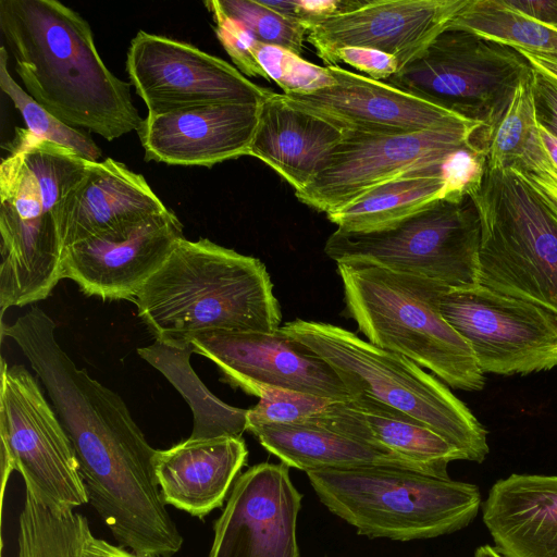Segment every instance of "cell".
<instances>
[{
    "instance_id": "obj_1",
    "label": "cell",
    "mask_w": 557,
    "mask_h": 557,
    "mask_svg": "<svg viewBox=\"0 0 557 557\" xmlns=\"http://www.w3.org/2000/svg\"><path fill=\"white\" fill-rule=\"evenodd\" d=\"M0 30L27 92L60 121L109 141L139 129L131 84L107 67L79 13L57 0H0Z\"/></svg>"
},
{
    "instance_id": "obj_2",
    "label": "cell",
    "mask_w": 557,
    "mask_h": 557,
    "mask_svg": "<svg viewBox=\"0 0 557 557\" xmlns=\"http://www.w3.org/2000/svg\"><path fill=\"white\" fill-rule=\"evenodd\" d=\"M133 302L156 341L175 347L214 331L273 333L282 321L265 264L208 238L180 239Z\"/></svg>"
},
{
    "instance_id": "obj_3",
    "label": "cell",
    "mask_w": 557,
    "mask_h": 557,
    "mask_svg": "<svg viewBox=\"0 0 557 557\" xmlns=\"http://www.w3.org/2000/svg\"><path fill=\"white\" fill-rule=\"evenodd\" d=\"M336 264L346 311L368 342L431 370L453 388H483L472 350L440 312L448 287L373 264Z\"/></svg>"
},
{
    "instance_id": "obj_4",
    "label": "cell",
    "mask_w": 557,
    "mask_h": 557,
    "mask_svg": "<svg viewBox=\"0 0 557 557\" xmlns=\"http://www.w3.org/2000/svg\"><path fill=\"white\" fill-rule=\"evenodd\" d=\"M319 500L370 539H434L468 527L482 507L479 487L392 467L306 472Z\"/></svg>"
},
{
    "instance_id": "obj_5",
    "label": "cell",
    "mask_w": 557,
    "mask_h": 557,
    "mask_svg": "<svg viewBox=\"0 0 557 557\" xmlns=\"http://www.w3.org/2000/svg\"><path fill=\"white\" fill-rule=\"evenodd\" d=\"M280 331L327 362L347 389L396 408L435 431L465 460L483 462L487 431L441 380L410 359L330 323L296 319Z\"/></svg>"
},
{
    "instance_id": "obj_6",
    "label": "cell",
    "mask_w": 557,
    "mask_h": 557,
    "mask_svg": "<svg viewBox=\"0 0 557 557\" xmlns=\"http://www.w3.org/2000/svg\"><path fill=\"white\" fill-rule=\"evenodd\" d=\"M469 197L481 223L479 284L557 313V202L508 169Z\"/></svg>"
},
{
    "instance_id": "obj_7",
    "label": "cell",
    "mask_w": 557,
    "mask_h": 557,
    "mask_svg": "<svg viewBox=\"0 0 557 557\" xmlns=\"http://www.w3.org/2000/svg\"><path fill=\"white\" fill-rule=\"evenodd\" d=\"M480 245V218L466 196L440 199L382 230H336L324 252L336 263L373 264L454 289L479 284Z\"/></svg>"
},
{
    "instance_id": "obj_8",
    "label": "cell",
    "mask_w": 557,
    "mask_h": 557,
    "mask_svg": "<svg viewBox=\"0 0 557 557\" xmlns=\"http://www.w3.org/2000/svg\"><path fill=\"white\" fill-rule=\"evenodd\" d=\"M531 72L511 47L445 29L385 83L480 123L475 143L487 151L517 88Z\"/></svg>"
},
{
    "instance_id": "obj_9",
    "label": "cell",
    "mask_w": 557,
    "mask_h": 557,
    "mask_svg": "<svg viewBox=\"0 0 557 557\" xmlns=\"http://www.w3.org/2000/svg\"><path fill=\"white\" fill-rule=\"evenodd\" d=\"M1 448L26 491L58 511L88 503L73 445L38 380L22 364L1 361Z\"/></svg>"
},
{
    "instance_id": "obj_10",
    "label": "cell",
    "mask_w": 557,
    "mask_h": 557,
    "mask_svg": "<svg viewBox=\"0 0 557 557\" xmlns=\"http://www.w3.org/2000/svg\"><path fill=\"white\" fill-rule=\"evenodd\" d=\"M482 128L469 121L396 135L345 131L314 178L295 195L300 202L327 214L404 173L445 163L456 152L476 146L474 138Z\"/></svg>"
},
{
    "instance_id": "obj_11",
    "label": "cell",
    "mask_w": 557,
    "mask_h": 557,
    "mask_svg": "<svg viewBox=\"0 0 557 557\" xmlns=\"http://www.w3.org/2000/svg\"><path fill=\"white\" fill-rule=\"evenodd\" d=\"M440 312L483 373L529 374L557 366V313L541 305L476 284L447 289Z\"/></svg>"
},
{
    "instance_id": "obj_12",
    "label": "cell",
    "mask_w": 557,
    "mask_h": 557,
    "mask_svg": "<svg viewBox=\"0 0 557 557\" xmlns=\"http://www.w3.org/2000/svg\"><path fill=\"white\" fill-rule=\"evenodd\" d=\"M0 308L46 299L62 276L64 246L37 177L18 152L0 164Z\"/></svg>"
},
{
    "instance_id": "obj_13",
    "label": "cell",
    "mask_w": 557,
    "mask_h": 557,
    "mask_svg": "<svg viewBox=\"0 0 557 557\" xmlns=\"http://www.w3.org/2000/svg\"><path fill=\"white\" fill-rule=\"evenodd\" d=\"M125 67L150 115L215 104H261L273 95L221 58L144 30L132 39Z\"/></svg>"
},
{
    "instance_id": "obj_14",
    "label": "cell",
    "mask_w": 557,
    "mask_h": 557,
    "mask_svg": "<svg viewBox=\"0 0 557 557\" xmlns=\"http://www.w3.org/2000/svg\"><path fill=\"white\" fill-rule=\"evenodd\" d=\"M190 345L219 368L222 381L252 396L260 387H273L332 400L355 397L327 362L280 329L208 332Z\"/></svg>"
},
{
    "instance_id": "obj_15",
    "label": "cell",
    "mask_w": 557,
    "mask_h": 557,
    "mask_svg": "<svg viewBox=\"0 0 557 557\" xmlns=\"http://www.w3.org/2000/svg\"><path fill=\"white\" fill-rule=\"evenodd\" d=\"M301 499L287 465L250 467L236 479L214 521L209 557H300L296 525Z\"/></svg>"
},
{
    "instance_id": "obj_16",
    "label": "cell",
    "mask_w": 557,
    "mask_h": 557,
    "mask_svg": "<svg viewBox=\"0 0 557 557\" xmlns=\"http://www.w3.org/2000/svg\"><path fill=\"white\" fill-rule=\"evenodd\" d=\"M184 237L183 224L168 210L124 233L69 246L63 253L62 276L74 281L87 296L133 302Z\"/></svg>"
},
{
    "instance_id": "obj_17",
    "label": "cell",
    "mask_w": 557,
    "mask_h": 557,
    "mask_svg": "<svg viewBox=\"0 0 557 557\" xmlns=\"http://www.w3.org/2000/svg\"><path fill=\"white\" fill-rule=\"evenodd\" d=\"M468 1L363 0L357 9L313 26L307 39L326 66L339 48L367 47L394 55L401 69L447 28Z\"/></svg>"
},
{
    "instance_id": "obj_18",
    "label": "cell",
    "mask_w": 557,
    "mask_h": 557,
    "mask_svg": "<svg viewBox=\"0 0 557 557\" xmlns=\"http://www.w3.org/2000/svg\"><path fill=\"white\" fill-rule=\"evenodd\" d=\"M335 84L310 94H282L289 103L323 116L345 131L371 134H408L467 123L442 107L345 70L326 66Z\"/></svg>"
},
{
    "instance_id": "obj_19",
    "label": "cell",
    "mask_w": 557,
    "mask_h": 557,
    "mask_svg": "<svg viewBox=\"0 0 557 557\" xmlns=\"http://www.w3.org/2000/svg\"><path fill=\"white\" fill-rule=\"evenodd\" d=\"M261 104H215L150 115L137 131L146 161L207 166L248 154Z\"/></svg>"
},
{
    "instance_id": "obj_20",
    "label": "cell",
    "mask_w": 557,
    "mask_h": 557,
    "mask_svg": "<svg viewBox=\"0 0 557 557\" xmlns=\"http://www.w3.org/2000/svg\"><path fill=\"white\" fill-rule=\"evenodd\" d=\"M168 210L141 174L107 158L89 161L85 176L61 200L57 220L65 250L91 237L124 233Z\"/></svg>"
},
{
    "instance_id": "obj_21",
    "label": "cell",
    "mask_w": 557,
    "mask_h": 557,
    "mask_svg": "<svg viewBox=\"0 0 557 557\" xmlns=\"http://www.w3.org/2000/svg\"><path fill=\"white\" fill-rule=\"evenodd\" d=\"M243 437H188L168 449H158L154 471L166 505L202 519L222 507L246 465Z\"/></svg>"
},
{
    "instance_id": "obj_22",
    "label": "cell",
    "mask_w": 557,
    "mask_h": 557,
    "mask_svg": "<svg viewBox=\"0 0 557 557\" xmlns=\"http://www.w3.org/2000/svg\"><path fill=\"white\" fill-rule=\"evenodd\" d=\"M482 519L504 557H557V475L513 473L497 480Z\"/></svg>"
},
{
    "instance_id": "obj_23",
    "label": "cell",
    "mask_w": 557,
    "mask_h": 557,
    "mask_svg": "<svg viewBox=\"0 0 557 557\" xmlns=\"http://www.w3.org/2000/svg\"><path fill=\"white\" fill-rule=\"evenodd\" d=\"M344 135L339 125L273 92L261 103L248 156L264 162L297 191L314 178Z\"/></svg>"
},
{
    "instance_id": "obj_24",
    "label": "cell",
    "mask_w": 557,
    "mask_h": 557,
    "mask_svg": "<svg viewBox=\"0 0 557 557\" xmlns=\"http://www.w3.org/2000/svg\"><path fill=\"white\" fill-rule=\"evenodd\" d=\"M313 424L431 467L445 479H449V462L465 460L454 445L424 423L363 395L332 400Z\"/></svg>"
},
{
    "instance_id": "obj_25",
    "label": "cell",
    "mask_w": 557,
    "mask_h": 557,
    "mask_svg": "<svg viewBox=\"0 0 557 557\" xmlns=\"http://www.w3.org/2000/svg\"><path fill=\"white\" fill-rule=\"evenodd\" d=\"M247 431L283 463L305 472L321 469L392 467L442 478L431 467L321 425H255L248 426Z\"/></svg>"
},
{
    "instance_id": "obj_26",
    "label": "cell",
    "mask_w": 557,
    "mask_h": 557,
    "mask_svg": "<svg viewBox=\"0 0 557 557\" xmlns=\"http://www.w3.org/2000/svg\"><path fill=\"white\" fill-rule=\"evenodd\" d=\"M447 162L420 168L389 180L327 219L344 232H373L388 227L431 203L456 197L447 177Z\"/></svg>"
},
{
    "instance_id": "obj_27",
    "label": "cell",
    "mask_w": 557,
    "mask_h": 557,
    "mask_svg": "<svg viewBox=\"0 0 557 557\" xmlns=\"http://www.w3.org/2000/svg\"><path fill=\"white\" fill-rule=\"evenodd\" d=\"M532 77L533 69L495 128L487 145L486 166L516 172L557 202V171L540 138Z\"/></svg>"
},
{
    "instance_id": "obj_28",
    "label": "cell",
    "mask_w": 557,
    "mask_h": 557,
    "mask_svg": "<svg viewBox=\"0 0 557 557\" xmlns=\"http://www.w3.org/2000/svg\"><path fill=\"white\" fill-rule=\"evenodd\" d=\"M193 347H175L160 342L138 349V355L146 359L154 368L168 377L173 385H185L189 389H178L188 401L194 412V428L189 437L208 438L218 436H238L247 429L246 409L230 406L214 395L202 397L209 394L201 381L197 383L194 393L197 375L194 373L189 357Z\"/></svg>"
},
{
    "instance_id": "obj_29",
    "label": "cell",
    "mask_w": 557,
    "mask_h": 557,
    "mask_svg": "<svg viewBox=\"0 0 557 557\" xmlns=\"http://www.w3.org/2000/svg\"><path fill=\"white\" fill-rule=\"evenodd\" d=\"M446 29L465 30L513 49L557 59V28L515 11L503 0H469Z\"/></svg>"
},
{
    "instance_id": "obj_30",
    "label": "cell",
    "mask_w": 557,
    "mask_h": 557,
    "mask_svg": "<svg viewBox=\"0 0 557 557\" xmlns=\"http://www.w3.org/2000/svg\"><path fill=\"white\" fill-rule=\"evenodd\" d=\"M91 532L85 516L58 512L26 491L18 517L16 557H83Z\"/></svg>"
},
{
    "instance_id": "obj_31",
    "label": "cell",
    "mask_w": 557,
    "mask_h": 557,
    "mask_svg": "<svg viewBox=\"0 0 557 557\" xmlns=\"http://www.w3.org/2000/svg\"><path fill=\"white\" fill-rule=\"evenodd\" d=\"M9 53L0 49V88L21 112L27 131L37 137L74 150L84 159L97 162L101 150L88 133L69 126L42 108L11 76L8 70Z\"/></svg>"
},
{
    "instance_id": "obj_32",
    "label": "cell",
    "mask_w": 557,
    "mask_h": 557,
    "mask_svg": "<svg viewBox=\"0 0 557 557\" xmlns=\"http://www.w3.org/2000/svg\"><path fill=\"white\" fill-rule=\"evenodd\" d=\"M203 3L239 23L257 41L301 55L308 29L260 0H209Z\"/></svg>"
},
{
    "instance_id": "obj_33",
    "label": "cell",
    "mask_w": 557,
    "mask_h": 557,
    "mask_svg": "<svg viewBox=\"0 0 557 557\" xmlns=\"http://www.w3.org/2000/svg\"><path fill=\"white\" fill-rule=\"evenodd\" d=\"M253 396L258 404L247 410V428L270 424H313L332 399L273 387H260ZM247 431V429H246Z\"/></svg>"
},
{
    "instance_id": "obj_34",
    "label": "cell",
    "mask_w": 557,
    "mask_h": 557,
    "mask_svg": "<svg viewBox=\"0 0 557 557\" xmlns=\"http://www.w3.org/2000/svg\"><path fill=\"white\" fill-rule=\"evenodd\" d=\"M253 52L269 79L274 81L283 94H310L335 84L326 66L306 61L287 49L258 41Z\"/></svg>"
},
{
    "instance_id": "obj_35",
    "label": "cell",
    "mask_w": 557,
    "mask_h": 557,
    "mask_svg": "<svg viewBox=\"0 0 557 557\" xmlns=\"http://www.w3.org/2000/svg\"><path fill=\"white\" fill-rule=\"evenodd\" d=\"M205 5L212 14L218 39L238 71L250 77L260 76L270 81L253 52L258 41L239 23L230 18L219 10L207 4Z\"/></svg>"
},
{
    "instance_id": "obj_36",
    "label": "cell",
    "mask_w": 557,
    "mask_h": 557,
    "mask_svg": "<svg viewBox=\"0 0 557 557\" xmlns=\"http://www.w3.org/2000/svg\"><path fill=\"white\" fill-rule=\"evenodd\" d=\"M260 2L310 30L331 16L357 9L363 0H260Z\"/></svg>"
},
{
    "instance_id": "obj_37",
    "label": "cell",
    "mask_w": 557,
    "mask_h": 557,
    "mask_svg": "<svg viewBox=\"0 0 557 557\" xmlns=\"http://www.w3.org/2000/svg\"><path fill=\"white\" fill-rule=\"evenodd\" d=\"M344 62L356 70L366 73L368 77L386 82L399 70L397 59L383 51L367 47H343L332 57V65Z\"/></svg>"
},
{
    "instance_id": "obj_38",
    "label": "cell",
    "mask_w": 557,
    "mask_h": 557,
    "mask_svg": "<svg viewBox=\"0 0 557 557\" xmlns=\"http://www.w3.org/2000/svg\"><path fill=\"white\" fill-rule=\"evenodd\" d=\"M532 94L537 122L557 135V82L533 69Z\"/></svg>"
},
{
    "instance_id": "obj_39",
    "label": "cell",
    "mask_w": 557,
    "mask_h": 557,
    "mask_svg": "<svg viewBox=\"0 0 557 557\" xmlns=\"http://www.w3.org/2000/svg\"><path fill=\"white\" fill-rule=\"evenodd\" d=\"M503 2L536 22L557 28V0H503Z\"/></svg>"
},
{
    "instance_id": "obj_40",
    "label": "cell",
    "mask_w": 557,
    "mask_h": 557,
    "mask_svg": "<svg viewBox=\"0 0 557 557\" xmlns=\"http://www.w3.org/2000/svg\"><path fill=\"white\" fill-rule=\"evenodd\" d=\"M83 557H150L137 554L121 545L112 544L106 540L88 534Z\"/></svg>"
},
{
    "instance_id": "obj_41",
    "label": "cell",
    "mask_w": 557,
    "mask_h": 557,
    "mask_svg": "<svg viewBox=\"0 0 557 557\" xmlns=\"http://www.w3.org/2000/svg\"><path fill=\"white\" fill-rule=\"evenodd\" d=\"M517 50L530 64L532 69L547 76L548 78L557 82V59L531 53L524 50Z\"/></svg>"
},
{
    "instance_id": "obj_42",
    "label": "cell",
    "mask_w": 557,
    "mask_h": 557,
    "mask_svg": "<svg viewBox=\"0 0 557 557\" xmlns=\"http://www.w3.org/2000/svg\"><path fill=\"white\" fill-rule=\"evenodd\" d=\"M539 125V134L541 141L544 146V149L554 165L555 170L557 171V135L552 133L548 128L543 126L541 123L537 122Z\"/></svg>"
},
{
    "instance_id": "obj_43",
    "label": "cell",
    "mask_w": 557,
    "mask_h": 557,
    "mask_svg": "<svg viewBox=\"0 0 557 557\" xmlns=\"http://www.w3.org/2000/svg\"><path fill=\"white\" fill-rule=\"evenodd\" d=\"M473 557H504V556L500 553H498L494 546H492L490 544H485V545L479 546L475 549Z\"/></svg>"
},
{
    "instance_id": "obj_44",
    "label": "cell",
    "mask_w": 557,
    "mask_h": 557,
    "mask_svg": "<svg viewBox=\"0 0 557 557\" xmlns=\"http://www.w3.org/2000/svg\"><path fill=\"white\" fill-rule=\"evenodd\" d=\"M325 557H329V556H325Z\"/></svg>"
}]
</instances>
